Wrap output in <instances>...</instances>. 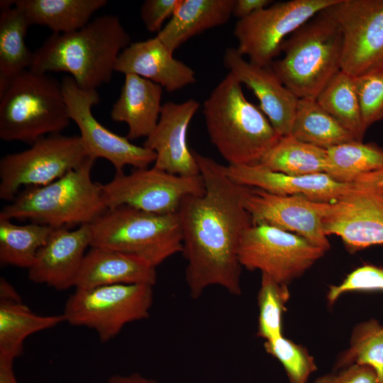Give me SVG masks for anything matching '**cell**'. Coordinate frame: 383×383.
Instances as JSON below:
<instances>
[{"mask_svg": "<svg viewBox=\"0 0 383 383\" xmlns=\"http://www.w3.org/2000/svg\"><path fill=\"white\" fill-rule=\"evenodd\" d=\"M192 151L205 192L185 196L177 211L190 296L198 299L213 285L233 295H240L242 266L238 247L243 233L252 225L244 204L249 187L230 179L224 165Z\"/></svg>", "mask_w": 383, "mask_h": 383, "instance_id": "obj_1", "label": "cell"}, {"mask_svg": "<svg viewBox=\"0 0 383 383\" xmlns=\"http://www.w3.org/2000/svg\"><path fill=\"white\" fill-rule=\"evenodd\" d=\"M131 43L118 16L102 15L77 30L52 33L33 52L29 70L67 72L80 88L96 90L111 80L119 55Z\"/></svg>", "mask_w": 383, "mask_h": 383, "instance_id": "obj_2", "label": "cell"}, {"mask_svg": "<svg viewBox=\"0 0 383 383\" xmlns=\"http://www.w3.org/2000/svg\"><path fill=\"white\" fill-rule=\"evenodd\" d=\"M241 84L228 72L204 101L203 113L210 140L228 165H257L281 136Z\"/></svg>", "mask_w": 383, "mask_h": 383, "instance_id": "obj_3", "label": "cell"}, {"mask_svg": "<svg viewBox=\"0 0 383 383\" xmlns=\"http://www.w3.org/2000/svg\"><path fill=\"white\" fill-rule=\"evenodd\" d=\"M95 160L42 187L20 192L0 212L10 220H29L53 228L89 225L107 209L102 184L91 171Z\"/></svg>", "mask_w": 383, "mask_h": 383, "instance_id": "obj_4", "label": "cell"}, {"mask_svg": "<svg viewBox=\"0 0 383 383\" xmlns=\"http://www.w3.org/2000/svg\"><path fill=\"white\" fill-rule=\"evenodd\" d=\"M342 48L340 28L326 9L284 40V57L270 67L297 98L316 99L341 70Z\"/></svg>", "mask_w": 383, "mask_h": 383, "instance_id": "obj_5", "label": "cell"}, {"mask_svg": "<svg viewBox=\"0 0 383 383\" xmlns=\"http://www.w3.org/2000/svg\"><path fill=\"white\" fill-rule=\"evenodd\" d=\"M70 118L61 82L27 70L0 84V138L33 144L58 134Z\"/></svg>", "mask_w": 383, "mask_h": 383, "instance_id": "obj_6", "label": "cell"}, {"mask_svg": "<svg viewBox=\"0 0 383 383\" xmlns=\"http://www.w3.org/2000/svg\"><path fill=\"white\" fill-rule=\"evenodd\" d=\"M89 226L91 247L136 255L155 267L182 252L177 212L156 213L121 206L107 209Z\"/></svg>", "mask_w": 383, "mask_h": 383, "instance_id": "obj_7", "label": "cell"}, {"mask_svg": "<svg viewBox=\"0 0 383 383\" xmlns=\"http://www.w3.org/2000/svg\"><path fill=\"white\" fill-rule=\"evenodd\" d=\"M152 287L133 284L75 289L62 314L65 321L95 331L99 340L106 343L126 324L149 317Z\"/></svg>", "mask_w": 383, "mask_h": 383, "instance_id": "obj_8", "label": "cell"}, {"mask_svg": "<svg viewBox=\"0 0 383 383\" xmlns=\"http://www.w3.org/2000/svg\"><path fill=\"white\" fill-rule=\"evenodd\" d=\"M79 135H48L0 160V199L11 201L22 187L47 185L90 159Z\"/></svg>", "mask_w": 383, "mask_h": 383, "instance_id": "obj_9", "label": "cell"}, {"mask_svg": "<svg viewBox=\"0 0 383 383\" xmlns=\"http://www.w3.org/2000/svg\"><path fill=\"white\" fill-rule=\"evenodd\" d=\"M326 251L305 238L278 228L252 225L238 247L242 267L260 270L282 284L301 277Z\"/></svg>", "mask_w": 383, "mask_h": 383, "instance_id": "obj_10", "label": "cell"}, {"mask_svg": "<svg viewBox=\"0 0 383 383\" xmlns=\"http://www.w3.org/2000/svg\"><path fill=\"white\" fill-rule=\"evenodd\" d=\"M338 0H290L272 4L235 23L237 51L256 65L270 67L284 38Z\"/></svg>", "mask_w": 383, "mask_h": 383, "instance_id": "obj_11", "label": "cell"}, {"mask_svg": "<svg viewBox=\"0 0 383 383\" xmlns=\"http://www.w3.org/2000/svg\"><path fill=\"white\" fill-rule=\"evenodd\" d=\"M102 187L108 209L127 206L156 213H177L185 196L205 192L201 174L177 175L154 166L116 172Z\"/></svg>", "mask_w": 383, "mask_h": 383, "instance_id": "obj_12", "label": "cell"}, {"mask_svg": "<svg viewBox=\"0 0 383 383\" xmlns=\"http://www.w3.org/2000/svg\"><path fill=\"white\" fill-rule=\"evenodd\" d=\"M61 86L70 120L78 126L79 137L89 157L107 160L116 172H123L126 165L142 169L155 162L154 151L132 143L96 119L91 109L100 101L96 90L80 88L72 77H64Z\"/></svg>", "mask_w": 383, "mask_h": 383, "instance_id": "obj_13", "label": "cell"}, {"mask_svg": "<svg viewBox=\"0 0 383 383\" xmlns=\"http://www.w3.org/2000/svg\"><path fill=\"white\" fill-rule=\"evenodd\" d=\"M343 36L341 71L357 77L383 65V0H338L326 9Z\"/></svg>", "mask_w": 383, "mask_h": 383, "instance_id": "obj_14", "label": "cell"}, {"mask_svg": "<svg viewBox=\"0 0 383 383\" xmlns=\"http://www.w3.org/2000/svg\"><path fill=\"white\" fill-rule=\"evenodd\" d=\"M328 203L254 187H249L244 200L253 225H268L294 233L326 251L331 247L323 230Z\"/></svg>", "mask_w": 383, "mask_h": 383, "instance_id": "obj_15", "label": "cell"}, {"mask_svg": "<svg viewBox=\"0 0 383 383\" xmlns=\"http://www.w3.org/2000/svg\"><path fill=\"white\" fill-rule=\"evenodd\" d=\"M323 230L327 237L339 236L352 253L383 245V195L354 187L340 199L328 203Z\"/></svg>", "mask_w": 383, "mask_h": 383, "instance_id": "obj_16", "label": "cell"}, {"mask_svg": "<svg viewBox=\"0 0 383 383\" xmlns=\"http://www.w3.org/2000/svg\"><path fill=\"white\" fill-rule=\"evenodd\" d=\"M199 106L194 99L162 105L159 121L143 143L156 153L155 167L177 175H200L187 141L189 125Z\"/></svg>", "mask_w": 383, "mask_h": 383, "instance_id": "obj_17", "label": "cell"}, {"mask_svg": "<svg viewBox=\"0 0 383 383\" xmlns=\"http://www.w3.org/2000/svg\"><path fill=\"white\" fill-rule=\"evenodd\" d=\"M89 225L53 228L45 244L39 250L28 268L29 279L57 290L74 287L86 250L91 247Z\"/></svg>", "mask_w": 383, "mask_h": 383, "instance_id": "obj_18", "label": "cell"}, {"mask_svg": "<svg viewBox=\"0 0 383 383\" xmlns=\"http://www.w3.org/2000/svg\"><path fill=\"white\" fill-rule=\"evenodd\" d=\"M226 67L241 84L252 91L259 107L280 136L289 135L299 98L278 78L271 67L246 60L234 48L223 55Z\"/></svg>", "mask_w": 383, "mask_h": 383, "instance_id": "obj_19", "label": "cell"}, {"mask_svg": "<svg viewBox=\"0 0 383 383\" xmlns=\"http://www.w3.org/2000/svg\"><path fill=\"white\" fill-rule=\"evenodd\" d=\"M226 175L233 182L267 192L296 196L321 202H333L348 194L353 184L336 182L326 173L293 176L272 171L260 164L224 165Z\"/></svg>", "mask_w": 383, "mask_h": 383, "instance_id": "obj_20", "label": "cell"}, {"mask_svg": "<svg viewBox=\"0 0 383 383\" xmlns=\"http://www.w3.org/2000/svg\"><path fill=\"white\" fill-rule=\"evenodd\" d=\"M115 71L149 79L172 92L196 82L194 70L173 57L156 35L131 43L119 55Z\"/></svg>", "mask_w": 383, "mask_h": 383, "instance_id": "obj_21", "label": "cell"}, {"mask_svg": "<svg viewBox=\"0 0 383 383\" xmlns=\"http://www.w3.org/2000/svg\"><path fill=\"white\" fill-rule=\"evenodd\" d=\"M157 282L156 267L131 254L91 247L86 253L75 282V289H89L115 284Z\"/></svg>", "mask_w": 383, "mask_h": 383, "instance_id": "obj_22", "label": "cell"}, {"mask_svg": "<svg viewBox=\"0 0 383 383\" xmlns=\"http://www.w3.org/2000/svg\"><path fill=\"white\" fill-rule=\"evenodd\" d=\"M162 87L140 76L126 74L120 96L111 110V118L128 127L126 138H147L161 113Z\"/></svg>", "mask_w": 383, "mask_h": 383, "instance_id": "obj_23", "label": "cell"}, {"mask_svg": "<svg viewBox=\"0 0 383 383\" xmlns=\"http://www.w3.org/2000/svg\"><path fill=\"white\" fill-rule=\"evenodd\" d=\"M235 0H179L168 23L157 36L172 52L192 37L226 24Z\"/></svg>", "mask_w": 383, "mask_h": 383, "instance_id": "obj_24", "label": "cell"}, {"mask_svg": "<svg viewBox=\"0 0 383 383\" xmlns=\"http://www.w3.org/2000/svg\"><path fill=\"white\" fill-rule=\"evenodd\" d=\"M106 0H14L29 26H46L53 33H65L84 27Z\"/></svg>", "mask_w": 383, "mask_h": 383, "instance_id": "obj_25", "label": "cell"}, {"mask_svg": "<svg viewBox=\"0 0 383 383\" xmlns=\"http://www.w3.org/2000/svg\"><path fill=\"white\" fill-rule=\"evenodd\" d=\"M64 321L62 314L38 315L21 300L0 299V357L14 360L22 355L27 337Z\"/></svg>", "mask_w": 383, "mask_h": 383, "instance_id": "obj_26", "label": "cell"}, {"mask_svg": "<svg viewBox=\"0 0 383 383\" xmlns=\"http://www.w3.org/2000/svg\"><path fill=\"white\" fill-rule=\"evenodd\" d=\"M0 84L29 70L33 52L26 45L30 26L13 1L0 3Z\"/></svg>", "mask_w": 383, "mask_h": 383, "instance_id": "obj_27", "label": "cell"}, {"mask_svg": "<svg viewBox=\"0 0 383 383\" xmlns=\"http://www.w3.org/2000/svg\"><path fill=\"white\" fill-rule=\"evenodd\" d=\"M290 135L326 150L356 140L313 99H299Z\"/></svg>", "mask_w": 383, "mask_h": 383, "instance_id": "obj_28", "label": "cell"}, {"mask_svg": "<svg viewBox=\"0 0 383 383\" xmlns=\"http://www.w3.org/2000/svg\"><path fill=\"white\" fill-rule=\"evenodd\" d=\"M326 150L302 142L292 135L281 136L265 153L260 165L293 176L325 173Z\"/></svg>", "mask_w": 383, "mask_h": 383, "instance_id": "obj_29", "label": "cell"}, {"mask_svg": "<svg viewBox=\"0 0 383 383\" xmlns=\"http://www.w3.org/2000/svg\"><path fill=\"white\" fill-rule=\"evenodd\" d=\"M326 172L336 182L353 184L360 177L383 167V148L356 140L326 149Z\"/></svg>", "mask_w": 383, "mask_h": 383, "instance_id": "obj_30", "label": "cell"}, {"mask_svg": "<svg viewBox=\"0 0 383 383\" xmlns=\"http://www.w3.org/2000/svg\"><path fill=\"white\" fill-rule=\"evenodd\" d=\"M53 228L35 223L17 225L0 217V263L29 268Z\"/></svg>", "mask_w": 383, "mask_h": 383, "instance_id": "obj_31", "label": "cell"}, {"mask_svg": "<svg viewBox=\"0 0 383 383\" xmlns=\"http://www.w3.org/2000/svg\"><path fill=\"white\" fill-rule=\"evenodd\" d=\"M316 99L357 140H363L367 130L362 118L354 77L339 71Z\"/></svg>", "mask_w": 383, "mask_h": 383, "instance_id": "obj_32", "label": "cell"}, {"mask_svg": "<svg viewBox=\"0 0 383 383\" xmlns=\"http://www.w3.org/2000/svg\"><path fill=\"white\" fill-rule=\"evenodd\" d=\"M353 364L371 367L383 383V325L378 321L370 319L353 328L349 347L337 357L333 370Z\"/></svg>", "mask_w": 383, "mask_h": 383, "instance_id": "obj_33", "label": "cell"}, {"mask_svg": "<svg viewBox=\"0 0 383 383\" xmlns=\"http://www.w3.org/2000/svg\"><path fill=\"white\" fill-rule=\"evenodd\" d=\"M289 285L262 274L257 294L259 309L257 335L270 340L283 335L282 317L290 297Z\"/></svg>", "mask_w": 383, "mask_h": 383, "instance_id": "obj_34", "label": "cell"}, {"mask_svg": "<svg viewBox=\"0 0 383 383\" xmlns=\"http://www.w3.org/2000/svg\"><path fill=\"white\" fill-rule=\"evenodd\" d=\"M264 348L281 363L289 383H307L317 370L316 361L306 348L284 335L265 341Z\"/></svg>", "mask_w": 383, "mask_h": 383, "instance_id": "obj_35", "label": "cell"}, {"mask_svg": "<svg viewBox=\"0 0 383 383\" xmlns=\"http://www.w3.org/2000/svg\"><path fill=\"white\" fill-rule=\"evenodd\" d=\"M366 130L383 118V65L354 77Z\"/></svg>", "mask_w": 383, "mask_h": 383, "instance_id": "obj_36", "label": "cell"}, {"mask_svg": "<svg viewBox=\"0 0 383 383\" xmlns=\"http://www.w3.org/2000/svg\"><path fill=\"white\" fill-rule=\"evenodd\" d=\"M371 291H383V268L364 265L352 271L339 284L331 286L326 300L332 306L345 293Z\"/></svg>", "mask_w": 383, "mask_h": 383, "instance_id": "obj_37", "label": "cell"}, {"mask_svg": "<svg viewBox=\"0 0 383 383\" xmlns=\"http://www.w3.org/2000/svg\"><path fill=\"white\" fill-rule=\"evenodd\" d=\"M179 0H145L141 5L140 15L146 29L157 34L162 29V24L171 18Z\"/></svg>", "mask_w": 383, "mask_h": 383, "instance_id": "obj_38", "label": "cell"}, {"mask_svg": "<svg viewBox=\"0 0 383 383\" xmlns=\"http://www.w3.org/2000/svg\"><path fill=\"white\" fill-rule=\"evenodd\" d=\"M312 383H379L371 367L353 364L317 377Z\"/></svg>", "mask_w": 383, "mask_h": 383, "instance_id": "obj_39", "label": "cell"}, {"mask_svg": "<svg viewBox=\"0 0 383 383\" xmlns=\"http://www.w3.org/2000/svg\"><path fill=\"white\" fill-rule=\"evenodd\" d=\"M272 2L270 0H235L233 16L239 20L245 18L270 6Z\"/></svg>", "mask_w": 383, "mask_h": 383, "instance_id": "obj_40", "label": "cell"}, {"mask_svg": "<svg viewBox=\"0 0 383 383\" xmlns=\"http://www.w3.org/2000/svg\"><path fill=\"white\" fill-rule=\"evenodd\" d=\"M353 185L376 192L383 195V167L357 179Z\"/></svg>", "mask_w": 383, "mask_h": 383, "instance_id": "obj_41", "label": "cell"}, {"mask_svg": "<svg viewBox=\"0 0 383 383\" xmlns=\"http://www.w3.org/2000/svg\"><path fill=\"white\" fill-rule=\"evenodd\" d=\"M13 361L0 357V383H18L13 369Z\"/></svg>", "mask_w": 383, "mask_h": 383, "instance_id": "obj_42", "label": "cell"}, {"mask_svg": "<svg viewBox=\"0 0 383 383\" xmlns=\"http://www.w3.org/2000/svg\"><path fill=\"white\" fill-rule=\"evenodd\" d=\"M107 383H159L158 382L146 378L138 373H133L129 375L115 374L111 376Z\"/></svg>", "mask_w": 383, "mask_h": 383, "instance_id": "obj_43", "label": "cell"}, {"mask_svg": "<svg viewBox=\"0 0 383 383\" xmlns=\"http://www.w3.org/2000/svg\"><path fill=\"white\" fill-rule=\"evenodd\" d=\"M0 299L21 300L16 289L4 277L0 279Z\"/></svg>", "mask_w": 383, "mask_h": 383, "instance_id": "obj_44", "label": "cell"}]
</instances>
